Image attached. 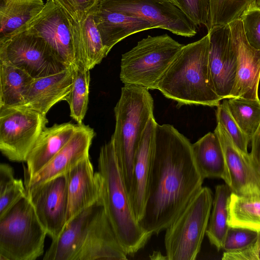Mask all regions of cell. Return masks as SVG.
<instances>
[{
	"label": "cell",
	"mask_w": 260,
	"mask_h": 260,
	"mask_svg": "<svg viewBox=\"0 0 260 260\" xmlns=\"http://www.w3.org/2000/svg\"><path fill=\"white\" fill-rule=\"evenodd\" d=\"M191 143L174 126H156L152 165L142 228L158 234L172 223L202 187Z\"/></svg>",
	"instance_id": "6da1fadb"
},
{
	"label": "cell",
	"mask_w": 260,
	"mask_h": 260,
	"mask_svg": "<svg viewBox=\"0 0 260 260\" xmlns=\"http://www.w3.org/2000/svg\"><path fill=\"white\" fill-rule=\"evenodd\" d=\"M209 37L182 47L160 79L157 89L177 107H217L222 99L215 92L209 63Z\"/></svg>",
	"instance_id": "7a4b0ae2"
},
{
	"label": "cell",
	"mask_w": 260,
	"mask_h": 260,
	"mask_svg": "<svg viewBox=\"0 0 260 260\" xmlns=\"http://www.w3.org/2000/svg\"><path fill=\"white\" fill-rule=\"evenodd\" d=\"M98 169L100 202L124 251L133 256L152 235L142 228L133 210L111 140L101 148Z\"/></svg>",
	"instance_id": "3957f363"
},
{
	"label": "cell",
	"mask_w": 260,
	"mask_h": 260,
	"mask_svg": "<svg viewBox=\"0 0 260 260\" xmlns=\"http://www.w3.org/2000/svg\"><path fill=\"white\" fill-rule=\"evenodd\" d=\"M153 109L148 89L135 85H124L114 108L116 124L111 140L129 198L136 154L147 123L154 116Z\"/></svg>",
	"instance_id": "277c9868"
},
{
	"label": "cell",
	"mask_w": 260,
	"mask_h": 260,
	"mask_svg": "<svg viewBox=\"0 0 260 260\" xmlns=\"http://www.w3.org/2000/svg\"><path fill=\"white\" fill-rule=\"evenodd\" d=\"M183 46L167 34L148 36L122 55L120 80L124 85L157 89L162 76Z\"/></svg>",
	"instance_id": "5b68a950"
},
{
	"label": "cell",
	"mask_w": 260,
	"mask_h": 260,
	"mask_svg": "<svg viewBox=\"0 0 260 260\" xmlns=\"http://www.w3.org/2000/svg\"><path fill=\"white\" fill-rule=\"evenodd\" d=\"M47 235L26 195L0 216V260L36 259Z\"/></svg>",
	"instance_id": "8992f818"
},
{
	"label": "cell",
	"mask_w": 260,
	"mask_h": 260,
	"mask_svg": "<svg viewBox=\"0 0 260 260\" xmlns=\"http://www.w3.org/2000/svg\"><path fill=\"white\" fill-rule=\"evenodd\" d=\"M213 201L210 188L202 187L166 229L167 259H196L207 229Z\"/></svg>",
	"instance_id": "52a82bcc"
},
{
	"label": "cell",
	"mask_w": 260,
	"mask_h": 260,
	"mask_svg": "<svg viewBox=\"0 0 260 260\" xmlns=\"http://www.w3.org/2000/svg\"><path fill=\"white\" fill-rule=\"evenodd\" d=\"M0 62L19 68L34 79L57 74L69 67L42 38L23 30L0 40Z\"/></svg>",
	"instance_id": "ba28073f"
},
{
	"label": "cell",
	"mask_w": 260,
	"mask_h": 260,
	"mask_svg": "<svg viewBox=\"0 0 260 260\" xmlns=\"http://www.w3.org/2000/svg\"><path fill=\"white\" fill-rule=\"evenodd\" d=\"M48 120L24 105L0 107V150L10 160L25 161Z\"/></svg>",
	"instance_id": "9c48e42d"
},
{
	"label": "cell",
	"mask_w": 260,
	"mask_h": 260,
	"mask_svg": "<svg viewBox=\"0 0 260 260\" xmlns=\"http://www.w3.org/2000/svg\"><path fill=\"white\" fill-rule=\"evenodd\" d=\"M106 8L149 21L161 28L185 37H192L198 26L169 0H96Z\"/></svg>",
	"instance_id": "30bf717a"
},
{
	"label": "cell",
	"mask_w": 260,
	"mask_h": 260,
	"mask_svg": "<svg viewBox=\"0 0 260 260\" xmlns=\"http://www.w3.org/2000/svg\"><path fill=\"white\" fill-rule=\"evenodd\" d=\"M22 30L42 38L67 66L75 64L70 19L52 0H47L41 11L19 31Z\"/></svg>",
	"instance_id": "8fae6325"
},
{
	"label": "cell",
	"mask_w": 260,
	"mask_h": 260,
	"mask_svg": "<svg viewBox=\"0 0 260 260\" xmlns=\"http://www.w3.org/2000/svg\"><path fill=\"white\" fill-rule=\"evenodd\" d=\"M37 217L52 240L67 223L68 208L66 174L55 177L26 190Z\"/></svg>",
	"instance_id": "7c38bea8"
},
{
	"label": "cell",
	"mask_w": 260,
	"mask_h": 260,
	"mask_svg": "<svg viewBox=\"0 0 260 260\" xmlns=\"http://www.w3.org/2000/svg\"><path fill=\"white\" fill-rule=\"evenodd\" d=\"M209 63L213 87L222 100L230 98L237 74V57L229 24L208 30Z\"/></svg>",
	"instance_id": "4fadbf2b"
},
{
	"label": "cell",
	"mask_w": 260,
	"mask_h": 260,
	"mask_svg": "<svg viewBox=\"0 0 260 260\" xmlns=\"http://www.w3.org/2000/svg\"><path fill=\"white\" fill-rule=\"evenodd\" d=\"M214 132L218 136L224 152L228 181L237 194L260 198V173L249 153H245L234 143L224 127L217 122Z\"/></svg>",
	"instance_id": "5bb4252c"
},
{
	"label": "cell",
	"mask_w": 260,
	"mask_h": 260,
	"mask_svg": "<svg viewBox=\"0 0 260 260\" xmlns=\"http://www.w3.org/2000/svg\"><path fill=\"white\" fill-rule=\"evenodd\" d=\"M94 132L89 125L77 124L75 132L66 145L39 172L25 177L26 190L55 177L65 175L82 160L89 157Z\"/></svg>",
	"instance_id": "9a60e30c"
},
{
	"label": "cell",
	"mask_w": 260,
	"mask_h": 260,
	"mask_svg": "<svg viewBox=\"0 0 260 260\" xmlns=\"http://www.w3.org/2000/svg\"><path fill=\"white\" fill-rule=\"evenodd\" d=\"M229 25L237 57L236 77L230 98L259 100L260 50L254 48L248 42L240 19Z\"/></svg>",
	"instance_id": "2e32d148"
},
{
	"label": "cell",
	"mask_w": 260,
	"mask_h": 260,
	"mask_svg": "<svg viewBox=\"0 0 260 260\" xmlns=\"http://www.w3.org/2000/svg\"><path fill=\"white\" fill-rule=\"evenodd\" d=\"M127 256L102 206L92 218L74 260H125Z\"/></svg>",
	"instance_id": "e0dca14e"
},
{
	"label": "cell",
	"mask_w": 260,
	"mask_h": 260,
	"mask_svg": "<svg viewBox=\"0 0 260 260\" xmlns=\"http://www.w3.org/2000/svg\"><path fill=\"white\" fill-rule=\"evenodd\" d=\"M66 175L67 223L84 210L100 202L101 188L99 173L94 172L89 156L78 164Z\"/></svg>",
	"instance_id": "ac0fdd59"
},
{
	"label": "cell",
	"mask_w": 260,
	"mask_h": 260,
	"mask_svg": "<svg viewBox=\"0 0 260 260\" xmlns=\"http://www.w3.org/2000/svg\"><path fill=\"white\" fill-rule=\"evenodd\" d=\"M157 124L154 116L150 118L135 156L133 184L129 199L139 222L143 216L147 197Z\"/></svg>",
	"instance_id": "d6986e66"
},
{
	"label": "cell",
	"mask_w": 260,
	"mask_h": 260,
	"mask_svg": "<svg viewBox=\"0 0 260 260\" xmlns=\"http://www.w3.org/2000/svg\"><path fill=\"white\" fill-rule=\"evenodd\" d=\"M73 66L57 74L34 79L24 97L23 105L46 115L58 102L64 101L72 86Z\"/></svg>",
	"instance_id": "ffe728a7"
},
{
	"label": "cell",
	"mask_w": 260,
	"mask_h": 260,
	"mask_svg": "<svg viewBox=\"0 0 260 260\" xmlns=\"http://www.w3.org/2000/svg\"><path fill=\"white\" fill-rule=\"evenodd\" d=\"M92 10L94 20L107 55L114 45L125 38L154 28L145 19L103 7L96 3Z\"/></svg>",
	"instance_id": "44dd1931"
},
{
	"label": "cell",
	"mask_w": 260,
	"mask_h": 260,
	"mask_svg": "<svg viewBox=\"0 0 260 260\" xmlns=\"http://www.w3.org/2000/svg\"><path fill=\"white\" fill-rule=\"evenodd\" d=\"M101 202L84 210L67 223L59 236L52 240L44 260H74L86 237L89 224Z\"/></svg>",
	"instance_id": "7402d4cb"
},
{
	"label": "cell",
	"mask_w": 260,
	"mask_h": 260,
	"mask_svg": "<svg viewBox=\"0 0 260 260\" xmlns=\"http://www.w3.org/2000/svg\"><path fill=\"white\" fill-rule=\"evenodd\" d=\"M77 126L67 122L45 127L27 156L25 177H31L43 169L69 141Z\"/></svg>",
	"instance_id": "603a6c76"
},
{
	"label": "cell",
	"mask_w": 260,
	"mask_h": 260,
	"mask_svg": "<svg viewBox=\"0 0 260 260\" xmlns=\"http://www.w3.org/2000/svg\"><path fill=\"white\" fill-rule=\"evenodd\" d=\"M93 8L80 21L70 18L75 48L76 62L89 70L107 56L100 31L95 23Z\"/></svg>",
	"instance_id": "cb8c5ba5"
},
{
	"label": "cell",
	"mask_w": 260,
	"mask_h": 260,
	"mask_svg": "<svg viewBox=\"0 0 260 260\" xmlns=\"http://www.w3.org/2000/svg\"><path fill=\"white\" fill-rule=\"evenodd\" d=\"M195 164L202 177L220 178L226 183L228 174L225 159L219 139L209 132L191 144Z\"/></svg>",
	"instance_id": "d4e9b609"
},
{
	"label": "cell",
	"mask_w": 260,
	"mask_h": 260,
	"mask_svg": "<svg viewBox=\"0 0 260 260\" xmlns=\"http://www.w3.org/2000/svg\"><path fill=\"white\" fill-rule=\"evenodd\" d=\"M44 5L43 0H0V40L21 30Z\"/></svg>",
	"instance_id": "484cf974"
},
{
	"label": "cell",
	"mask_w": 260,
	"mask_h": 260,
	"mask_svg": "<svg viewBox=\"0 0 260 260\" xmlns=\"http://www.w3.org/2000/svg\"><path fill=\"white\" fill-rule=\"evenodd\" d=\"M33 80L25 71L0 62V107L23 105Z\"/></svg>",
	"instance_id": "4316f807"
},
{
	"label": "cell",
	"mask_w": 260,
	"mask_h": 260,
	"mask_svg": "<svg viewBox=\"0 0 260 260\" xmlns=\"http://www.w3.org/2000/svg\"><path fill=\"white\" fill-rule=\"evenodd\" d=\"M232 192L226 183L215 187L212 210L206 234L211 244L218 250L222 249L224 239L229 227V201Z\"/></svg>",
	"instance_id": "83f0119b"
},
{
	"label": "cell",
	"mask_w": 260,
	"mask_h": 260,
	"mask_svg": "<svg viewBox=\"0 0 260 260\" xmlns=\"http://www.w3.org/2000/svg\"><path fill=\"white\" fill-rule=\"evenodd\" d=\"M229 226L260 230V198L246 197L233 192L229 201Z\"/></svg>",
	"instance_id": "f1b7e54d"
},
{
	"label": "cell",
	"mask_w": 260,
	"mask_h": 260,
	"mask_svg": "<svg viewBox=\"0 0 260 260\" xmlns=\"http://www.w3.org/2000/svg\"><path fill=\"white\" fill-rule=\"evenodd\" d=\"M73 66L72 86L64 101L70 106V116L78 124H81L87 109L90 70L80 62Z\"/></svg>",
	"instance_id": "f546056e"
},
{
	"label": "cell",
	"mask_w": 260,
	"mask_h": 260,
	"mask_svg": "<svg viewBox=\"0 0 260 260\" xmlns=\"http://www.w3.org/2000/svg\"><path fill=\"white\" fill-rule=\"evenodd\" d=\"M227 104L233 118L250 141L260 124V100L234 97L227 99Z\"/></svg>",
	"instance_id": "4dcf8cb0"
},
{
	"label": "cell",
	"mask_w": 260,
	"mask_h": 260,
	"mask_svg": "<svg viewBox=\"0 0 260 260\" xmlns=\"http://www.w3.org/2000/svg\"><path fill=\"white\" fill-rule=\"evenodd\" d=\"M208 30L217 25L229 24L240 19L249 9L257 6V0H209Z\"/></svg>",
	"instance_id": "1f68e13d"
},
{
	"label": "cell",
	"mask_w": 260,
	"mask_h": 260,
	"mask_svg": "<svg viewBox=\"0 0 260 260\" xmlns=\"http://www.w3.org/2000/svg\"><path fill=\"white\" fill-rule=\"evenodd\" d=\"M217 122L226 130L235 145L245 153H249L247 147L250 141L232 116L227 104V99L217 106L216 112Z\"/></svg>",
	"instance_id": "d6a6232c"
},
{
	"label": "cell",
	"mask_w": 260,
	"mask_h": 260,
	"mask_svg": "<svg viewBox=\"0 0 260 260\" xmlns=\"http://www.w3.org/2000/svg\"><path fill=\"white\" fill-rule=\"evenodd\" d=\"M198 26H208L210 15L209 0H169Z\"/></svg>",
	"instance_id": "836d02e7"
},
{
	"label": "cell",
	"mask_w": 260,
	"mask_h": 260,
	"mask_svg": "<svg viewBox=\"0 0 260 260\" xmlns=\"http://www.w3.org/2000/svg\"><path fill=\"white\" fill-rule=\"evenodd\" d=\"M257 237V231L251 229L229 226L222 245L225 252L240 250L254 244Z\"/></svg>",
	"instance_id": "e575fe53"
},
{
	"label": "cell",
	"mask_w": 260,
	"mask_h": 260,
	"mask_svg": "<svg viewBox=\"0 0 260 260\" xmlns=\"http://www.w3.org/2000/svg\"><path fill=\"white\" fill-rule=\"evenodd\" d=\"M245 37L254 48L260 50V7H252L241 17Z\"/></svg>",
	"instance_id": "d590c367"
},
{
	"label": "cell",
	"mask_w": 260,
	"mask_h": 260,
	"mask_svg": "<svg viewBox=\"0 0 260 260\" xmlns=\"http://www.w3.org/2000/svg\"><path fill=\"white\" fill-rule=\"evenodd\" d=\"M26 196V190L22 180L15 179L13 183L0 192V216Z\"/></svg>",
	"instance_id": "8d00e7d4"
},
{
	"label": "cell",
	"mask_w": 260,
	"mask_h": 260,
	"mask_svg": "<svg viewBox=\"0 0 260 260\" xmlns=\"http://www.w3.org/2000/svg\"><path fill=\"white\" fill-rule=\"evenodd\" d=\"M74 21H80L94 6L96 0H52Z\"/></svg>",
	"instance_id": "74e56055"
},
{
	"label": "cell",
	"mask_w": 260,
	"mask_h": 260,
	"mask_svg": "<svg viewBox=\"0 0 260 260\" xmlns=\"http://www.w3.org/2000/svg\"><path fill=\"white\" fill-rule=\"evenodd\" d=\"M223 260H260V250L254 244L247 248L233 252H224Z\"/></svg>",
	"instance_id": "f35d334b"
},
{
	"label": "cell",
	"mask_w": 260,
	"mask_h": 260,
	"mask_svg": "<svg viewBox=\"0 0 260 260\" xmlns=\"http://www.w3.org/2000/svg\"><path fill=\"white\" fill-rule=\"evenodd\" d=\"M15 180L13 168L7 164H1L0 165V192L13 183Z\"/></svg>",
	"instance_id": "ab89813d"
},
{
	"label": "cell",
	"mask_w": 260,
	"mask_h": 260,
	"mask_svg": "<svg viewBox=\"0 0 260 260\" xmlns=\"http://www.w3.org/2000/svg\"><path fill=\"white\" fill-rule=\"evenodd\" d=\"M251 151L249 153L252 159L256 164L260 163V124L250 141Z\"/></svg>",
	"instance_id": "60d3db41"
},
{
	"label": "cell",
	"mask_w": 260,
	"mask_h": 260,
	"mask_svg": "<svg viewBox=\"0 0 260 260\" xmlns=\"http://www.w3.org/2000/svg\"><path fill=\"white\" fill-rule=\"evenodd\" d=\"M149 257L151 259L154 260L167 259L166 255H163L159 251H153Z\"/></svg>",
	"instance_id": "b9f144b4"
},
{
	"label": "cell",
	"mask_w": 260,
	"mask_h": 260,
	"mask_svg": "<svg viewBox=\"0 0 260 260\" xmlns=\"http://www.w3.org/2000/svg\"><path fill=\"white\" fill-rule=\"evenodd\" d=\"M254 245L257 249L260 250V230L257 231V237Z\"/></svg>",
	"instance_id": "7bdbcfd3"
},
{
	"label": "cell",
	"mask_w": 260,
	"mask_h": 260,
	"mask_svg": "<svg viewBox=\"0 0 260 260\" xmlns=\"http://www.w3.org/2000/svg\"><path fill=\"white\" fill-rule=\"evenodd\" d=\"M255 164H256V166L258 169V171L259 173H260V163L259 164L255 163Z\"/></svg>",
	"instance_id": "ee69618b"
},
{
	"label": "cell",
	"mask_w": 260,
	"mask_h": 260,
	"mask_svg": "<svg viewBox=\"0 0 260 260\" xmlns=\"http://www.w3.org/2000/svg\"><path fill=\"white\" fill-rule=\"evenodd\" d=\"M257 6H258L259 7H260V0H257Z\"/></svg>",
	"instance_id": "f6af8a7d"
}]
</instances>
